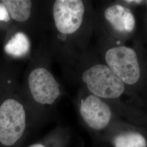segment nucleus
Masks as SVG:
<instances>
[{"mask_svg": "<svg viewBox=\"0 0 147 147\" xmlns=\"http://www.w3.org/2000/svg\"><path fill=\"white\" fill-rule=\"evenodd\" d=\"M106 65L126 86H136L143 78V68L138 54L134 48L117 42L105 54Z\"/></svg>", "mask_w": 147, "mask_h": 147, "instance_id": "f257e3e1", "label": "nucleus"}, {"mask_svg": "<svg viewBox=\"0 0 147 147\" xmlns=\"http://www.w3.org/2000/svg\"><path fill=\"white\" fill-rule=\"evenodd\" d=\"M82 80L89 92L100 98H119L126 89V85L103 64H95L86 69L82 75Z\"/></svg>", "mask_w": 147, "mask_h": 147, "instance_id": "f03ea898", "label": "nucleus"}, {"mask_svg": "<svg viewBox=\"0 0 147 147\" xmlns=\"http://www.w3.org/2000/svg\"><path fill=\"white\" fill-rule=\"evenodd\" d=\"M26 126V115L23 105L9 99L0 106V142L11 146L22 136Z\"/></svg>", "mask_w": 147, "mask_h": 147, "instance_id": "7ed1b4c3", "label": "nucleus"}, {"mask_svg": "<svg viewBox=\"0 0 147 147\" xmlns=\"http://www.w3.org/2000/svg\"><path fill=\"white\" fill-rule=\"evenodd\" d=\"M84 12L82 1H56L53 5V14L57 29L65 34L75 33L82 24Z\"/></svg>", "mask_w": 147, "mask_h": 147, "instance_id": "20e7f679", "label": "nucleus"}, {"mask_svg": "<svg viewBox=\"0 0 147 147\" xmlns=\"http://www.w3.org/2000/svg\"><path fill=\"white\" fill-rule=\"evenodd\" d=\"M28 85L34 99L41 104L51 105L60 95L59 85L51 73L44 68L32 71Z\"/></svg>", "mask_w": 147, "mask_h": 147, "instance_id": "39448f33", "label": "nucleus"}, {"mask_svg": "<svg viewBox=\"0 0 147 147\" xmlns=\"http://www.w3.org/2000/svg\"><path fill=\"white\" fill-rule=\"evenodd\" d=\"M104 16L111 30L121 40L129 37L136 28V19L131 9L124 3H116L107 7Z\"/></svg>", "mask_w": 147, "mask_h": 147, "instance_id": "423d86ee", "label": "nucleus"}, {"mask_svg": "<svg viewBox=\"0 0 147 147\" xmlns=\"http://www.w3.org/2000/svg\"><path fill=\"white\" fill-rule=\"evenodd\" d=\"M80 113L87 124L95 130L105 128L109 124L112 116L109 105L92 94L82 101Z\"/></svg>", "mask_w": 147, "mask_h": 147, "instance_id": "0eeeda50", "label": "nucleus"}, {"mask_svg": "<svg viewBox=\"0 0 147 147\" xmlns=\"http://www.w3.org/2000/svg\"><path fill=\"white\" fill-rule=\"evenodd\" d=\"M2 3L5 6L11 18L19 22L26 21L31 16L32 1L30 0H3Z\"/></svg>", "mask_w": 147, "mask_h": 147, "instance_id": "6e6552de", "label": "nucleus"}, {"mask_svg": "<svg viewBox=\"0 0 147 147\" xmlns=\"http://www.w3.org/2000/svg\"><path fill=\"white\" fill-rule=\"evenodd\" d=\"M30 49L28 38L22 32H18L5 45V53L15 57H21L27 55Z\"/></svg>", "mask_w": 147, "mask_h": 147, "instance_id": "1a4fd4ad", "label": "nucleus"}, {"mask_svg": "<svg viewBox=\"0 0 147 147\" xmlns=\"http://www.w3.org/2000/svg\"><path fill=\"white\" fill-rule=\"evenodd\" d=\"M114 146L115 147H147V142L140 133L127 132L116 137Z\"/></svg>", "mask_w": 147, "mask_h": 147, "instance_id": "9d476101", "label": "nucleus"}, {"mask_svg": "<svg viewBox=\"0 0 147 147\" xmlns=\"http://www.w3.org/2000/svg\"><path fill=\"white\" fill-rule=\"evenodd\" d=\"M10 20V16L6 7L2 3H0V21L8 22Z\"/></svg>", "mask_w": 147, "mask_h": 147, "instance_id": "9b49d317", "label": "nucleus"}, {"mask_svg": "<svg viewBox=\"0 0 147 147\" xmlns=\"http://www.w3.org/2000/svg\"><path fill=\"white\" fill-rule=\"evenodd\" d=\"M123 2L125 4L129 5H139L143 2V1H124Z\"/></svg>", "mask_w": 147, "mask_h": 147, "instance_id": "f8f14e48", "label": "nucleus"}, {"mask_svg": "<svg viewBox=\"0 0 147 147\" xmlns=\"http://www.w3.org/2000/svg\"><path fill=\"white\" fill-rule=\"evenodd\" d=\"M29 147H45V146H44L42 144H33V145H32L31 146H30Z\"/></svg>", "mask_w": 147, "mask_h": 147, "instance_id": "ddd939ff", "label": "nucleus"}, {"mask_svg": "<svg viewBox=\"0 0 147 147\" xmlns=\"http://www.w3.org/2000/svg\"><path fill=\"white\" fill-rule=\"evenodd\" d=\"M146 3H147V1H146Z\"/></svg>", "mask_w": 147, "mask_h": 147, "instance_id": "4468645a", "label": "nucleus"}]
</instances>
